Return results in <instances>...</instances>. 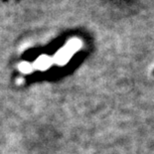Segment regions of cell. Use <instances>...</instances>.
Listing matches in <instances>:
<instances>
[{
    "label": "cell",
    "instance_id": "1",
    "mask_svg": "<svg viewBox=\"0 0 154 154\" xmlns=\"http://www.w3.org/2000/svg\"><path fill=\"white\" fill-rule=\"evenodd\" d=\"M79 45H80V42L78 40L71 41L70 43L63 49V51H61L60 55L58 56L59 61L62 62V61H66L67 59H69V57L72 55V53H74V52L79 48Z\"/></svg>",
    "mask_w": 154,
    "mask_h": 154
}]
</instances>
